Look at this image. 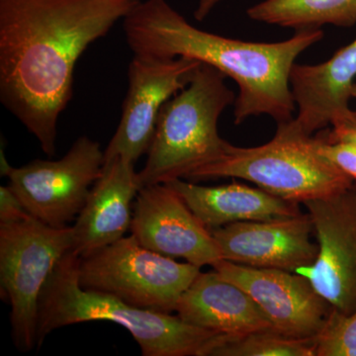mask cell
Returning <instances> with one entry per match:
<instances>
[{"instance_id": "2", "label": "cell", "mask_w": 356, "mask_h": 356, "mask_svg": "<svg viewBox=\"0 0 356 356\" xmlns=\"http://www.w3.org/2000/svg\"><path fill=\"white\" fill-rule=\"evenodd\" d=\"M123 29L134 55L192 58L234 79L236 124L259 115L277 124L292 120L290 72L297 58L324 37L321 28H306L275 43L226 38L191 24L166 0H140L124 18Z\"/></svg>"}, {"instance_id": "18", "label": "cell", "mask_w": 356, "mask_h": 356, "mask_svg": "<svg viewBox=\"0 0 356 356\" xmlns=\"http://www.w3.org/2000/svg\"><path fill=\"white\" fill-rule=\"evenodd\" d=\"M250 19L280 27L306 29L356 23V0H264L248 9Z\"/></svg>"}, {"instance_id": "8", "label": "cell", "mask_w": 356, "mask_h": 356, "mask_svg": "<svg viewBox=\"0 0 356 356\" xmlns=\"http://www.w3.org/2000/svg\"><path fill=\"white\" fill-rule=\"evenodd\" d=\"M103 165L99 143L81 136L58 161L35 159L13 168L7 177L8 187L32 217L64 228L83 210Z\"/></svg>"}, {"instance_id": "17", "label": "cell", "mask_w": 356, "mask_h": 356, "mask_svg": "<svg viewBox=\"0 0 356 356\" xmlns=\"http://www.w3.org/2000/svg\"><path fill=\"white\" fill-rule=\"evenodd\" d=\"M201 222L209 229L238 222L267 221L301 214L299 203L274 196L261 188L236 184L202 186L175 179L168 182Z\"/></svg>"}, {"instance_id": "15", "label": "cell", "mask_w": 356, "mask_h": 356, "mask_svg": "<svg viewBox=\"0 0 356 356\" xmlns=\"http://www.w3.org/2000/svg\"><path fill=\"white\" fill-rule=\"evenodd\" d=\"M140 185L135 165L121 158L104 163L76 218L72 252L83 259L124 238L132 222V203Z\"/></svg>"}, {"instance_id": "25", "label": "cell", "mask_w": 356, "mask_h": 356, "mask_svg": "<svg viewBox=\"0 0 356 356\" xmlns=\"http://www.w3.org/2000/svg\"><path fill=\"white\" fill-rule=\"evenodd\" d=\"M351 98H355V99L356 100V83L353 88V92H351ZM355 116L356 119V110H355Z\"/></svg>"}, {"instance_id": "12", "label": "cell", "mask_w": 356, "mask_h": 356, "mask_svg": "<svg viewBox=\"0 0 356 356\" xmlns=\"http://www.w3.org/2000/svg\"><path fill=\"white\" fill-rule=\"evenodd\" d=\"M130 229L147 250L172 259L180 257L200 268L224 259L210 229L166 184L140 189Z\"/></svg>"}, {"instance_id": "4", "label": "cell", "mask_w": 356, "mask_h": 356, "mask_svg": "<svg viewBox=\"0 0 356 356\" xmlns=\"http://www.w3.org/2000/svg\"><path fill=\"white\" fill-rule=\"evenodd\" d=\"M226 77L201 64L188 84L163 105L146 165L138 172L140 188L187 179L224 153L229 142L219 135L218 122L236 98Z\"/></svg>"}, {"instance_id": "10", "label": "cell", "mask_w": 356, "mask_h": 356, "mask_svg": "<svg viewBox=\"0 0 356 356\" xmlns=\"http://www.w3.org/2000/svg\"><path fill=\"white\" fill-rule=\"evenodd\" d=\"M198 60L134 55L120 123L104 151V163L121 158L135 165L147 153L163 105L188 84Z\"/></svg>"}, {"instance_id": "1", "label": "cell", "mask_w": 356, "mask_h": 356, "mask_svg": "<svg viewBox=\"0 0 356 356\" xmlns=\"http://www.w3.org/2000/svg\"><path fill=\"white\" fill-rule=\"evenodd\" d=\"M140 0H0V100L56 153L79 58Z\"/></svg>"}, {"instance_id": "9", "label": "cell", "mask_w": 356, "mask_h": 356, "mask_svg": "<svg viewBox=\"0 0 356 356\" xmlns=\"http://www.w3.org/2000/svg\"><path fill=\"white\" fill-rule=\"evenodd\" d=\"M308 209L318 254L311 266L297 274L341 315L356 312V191L348 189L330 197L303 203Z\"/></svg>"}, {"instance_id": "16", "label": "cell", "mask_w": 356, "mask_h": 356, "mask_svg": "<svg viewBox=\"0 0 356 356\" xmlns=\"http://www.w3.org/2000/svg\"><path fill=\"white\" fill-rule=\"evenodd\" d=\"M177 312L188 324L228 337L273 330L252 297L216 270L199 273L178 302Z\"/></svg>"}, {"instance_id": "11", "label": "cell", "mask_w": 356, "mask_h": 356, "mask_svg": "<svg viewBox=\"0 0 356 356\" xmlns=\"http://www.w3.org/2000/svg\"><path fill=\"white\" fill-rule=\"evenodd\" d=\"M213 268L252 297L273 331L294 339H316L324 330L331 307L303 276L226 259L217 262Z\"/></svg>"}, {"instance_id": "21", "label": "cell", "mask_w": 356, "mask_h": 356, "mask_svg": "<svg viewBox=\"0 0 356 356\" xmlns=\"http://www.w3.org/2000/svg\"><path fill=\"white\" fill-rule=\"evenodd\" d=\"M318 153L344 175L356 180V147L343 142H327L323 137H315Z\"/></svg>"}, {"instance_id": "13", "label": "cell", "mask_w": 356, "mask_h": 356, "mask_svg": "<svg viewBox=\"0 0 356 356\" xmlns=\"http://www.w3.org/2000/svg\"><path fill=\"white\" fill-rule=\"evenodd\" d=\"M355 79L356 38L322 64H295L290 72V86L297 116L278 124V127L311 137L327 126L355 123L350 100Z\"/></svg>"}, {"instance_id": "3", "label": "cell", "mask_w": 356, "mask_h": 356, "mask_svg": "<svg viewBox=\"0 0 356 356\" xmlns=\"http://www.w3.org/2000/svg\"><path fill=\"white\" fill-rule=\"evenodd\" d=\"M79 261L72 250L60 259L39 302L37 346L51 332L79 323L108 321L127 330L144 356H207L218 332L188 324L179 316L130 305L109 293L79 284Z\"/></svg>"}, {"instance_id": "24", "label": "cell", "mask_w": 356, "mask_h": 356, "mask_svg": "<svg viewBox=\"0 0 356 356\" xmlns=\"http://www.w3.org/2000/svg\"><path fill=\"white\" fill-rule=\"evenodd\" d=\"M221 1L222 0H199L197 8L194 13V17L196 20L203 21L209 15L214 7Z\"/></svg>"}, {"instance_id": "14", "label": "cell", "mask_w": 356, "mask_h": 356, "mask_svg": "<svg viewBox=\"0 0 356 356\" xmlns=\"http://www.w3.org/2000/svg\"><path fill=\"white\" fill-rule=\"evenodd\" d=\"M222 259L243 266L296 273L315 261L318 243L310 215L234 222L212 229Z\"/></svg>"}, {"instance_id": "19", "label": "cell", "mask_w": 356, "mask_h": 356, "mask_svg": "<svg viewBox=\"0 0 356 356\" xmlns=\"http://www.w3.org/2000/svg\"><path fill=\"white\" fill-rule=\"evenodd\" d=\"M316 356L315 339H294L273 330L241 337L221 334L207 356Z\"/></svg>"}, {"instance_id": "7", "label": "cell", "mask_w": 356, "mask_h": 356, "mask_svg": "<svg viewBox=\"0 0 356 356\" xmlns=\"http://www.w3.org/2000/svg\"><path fill=\"white\" fill-rule=\"evenodd\" d=\"M200 267L140 245L133 235L120 238L79 261V284L109 293L130 305L161 313L177 311L178 302Z\"/></svg>"}, {"instance_id": "20", "label": "cell", "mask_w": 356, "mask_h": 356, "mask_svg": "<svg viewBox=\"0 0 356 356\" xmlns=\"http://www.w3.org/2000/svg\"><path fill=\"white\" fill-rule=\"evenodd\" d=\"M315 341L316 356H356V312L341 315L331 311Z\"/></svg>"}, {"instance_id": "23", "label": "cell", "mask_w": 356, "mask_h": 356, "mask_svg": "<svg viewBox=\"0 0 356 356\" xmlns=\"http://www.w3.org/2000/svg\"><path fill=\"white\" fill-rule=\"evenodd\" d=\"M324 139L327 142H343L356 147V122L334 126Z\"/></svg>"}, {"instance_id": "6", "label": "cell", "mask_w": 356, "mask_h": 356, "mask_svg": "<svg viewBox=\"0 0 356 356\" xmlns=\"http://www.w3.org/2000/svg\"><path fill=\"white\" fill-rule=\"evenodd\" d=\"M74 247L72 227L53 228L29 215L0 224V284L10 305L11 334L21 353L37 346L39 302L47 281Z\"/></svg>"}, {"instance_id": "22", "label": "cell", "mask_w": 356, "mask_h": 356, "mask_svg": "<svg viewBox=\"0 0 356 356\" xmlns=\"http://www.w3.org/2000/svg\"><path fill=\"white\" fill-rule=\"evenodd\" d=\"M29 215L8 185L0 187V224L21 221Z\"/></svg>"}, {"instance_id": "5", "label": "cell", "mask_w": 356, "mask_h": 356, "mask_svg": "<svg viewBox=\"0 0 356 356\" xmlns=\"http://www.w3.org/2000/svg\"><path fill=\"white\" fill-rule=\"evenodd\" d=\"M241 178L274 196L304 203L330 197L353 186V180L318 153L313 136L294 135L277 128L270 142L241 147L228 144L212 163L187 179Z\"/></svg>"}]
</instances>
